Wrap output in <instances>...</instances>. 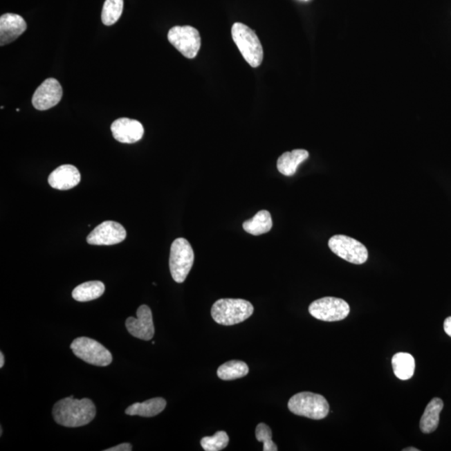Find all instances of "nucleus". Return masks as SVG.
Instances as JSON below:
<instances>
[{"label": "nucleus", "mask_w": 451, "mask_h": 451, "mask_svg": "<svg viewBox=\"0 0 451 451\" xmlns=\"http://www.w3.org/2000/svg\"><path fill=\"white\" fill-rule=\"evenodd\" d=\"M52 414L58 425L76 428L90 424L95 417L96 409L89 398L75 400L71 396L55 403Z\"/></svg>", "instance_id": "nucleus-1"}, {"label": "nucleus", "mask_w": 451, "mask_h": 451, "mask_svg": "<svg viewBox=\"0 0 451 451\" xmlns=\"http://www.w3.org/2000/svg\"><path fill=\"white\" fill-rule=\"evenodd\" d=\"M250 302L240 299H221L212 305L211 313L216 323L231 326L241 323L252 315Z\"/></svg>", "instance_id": "nucleus-2"}, {"label": "nucleus", "mask_w": 451, "mask_h": 451, "mask_svg": "<svg viewBox=\"0 0 451 451\" xmlns=\"http://www.w3.org/2000/svg\"><path fill=\"white\" fill-rule=\"evenodd\" d=\"M232 36L246 62L253 68L259 67L263 62L264 49L255 32L244 24L235 23Z\"/></svg>", "instance_id": "nucleus-3"}, {"label": "nucleus", "mask_w": 451, "mask_h": 451, "mask_svg": "<svg viewBox=\"0 0 451 451\" xmlns=\"http://www.w3.org/2000/svg\"><path fill=\"white\" fill-rule=\"evenodd\" d=\"M288 407L296 416L312 420H323L329 412V405L321 394L302 392L290 398Z\"/></svg>", "instance_id": "nucleus-4"}, {"label": "nucleus", "mask_w": 451, "mask_h": 451, "mask_svg": "<svg viewBox=\"0 0 451 451\" xmlns=\"http://www.w3.org/2000/svg\"><path fill=\"white\" fill-rule=\"evenodd\" d=\"M194 263V252L187 239L180 237L173 241L171 247L170 266L172 279L182 284L186 280Z\"/></svg>", "instance_id": "nucleus-5"}, {"label": "nucleus", "mask_w": 451, "mask_h": 451, "mask_svg": "<svg viewBox=\"0 0 451 451\" xmlns=\"http://www.w3.org/2000/svg\"><path fill=\"white\" fill-rule=\"evenodd\" d=\"M75 356L86 363L95 366H108L111 364L112 354L99 342L86 337L75 338L71 344Z\"/></svg>", "instance_id": "nucleus-6"}, {"label": "nucleus", "mask_w": 451, "mask_h": 451, "mask_svg": "<svg viewBox=\"0 0 451 451\" xmlns=\"http://www.w3.org/2000/svg\"><path fill=\"white\" fill-rule=\"evenodd\" d=\"M329 247L334 255L353 264H363L369 253L363 243L345 235H335L329 241Z\"/></svg>", "instance_id": "nucleus-7"}, {"label": "nucleus", "mask_w": 451, "mask_h": 451, "mask_svg": "<svg viewBox=\"0 0 451 451\" xmlns=\"http://www.w3.org/2000/svg\"><path fill=\"white\" fill-rule=\"evenodd\" d=\"M309 311L315 319L325 322L341 321L348 317L350 308L347 302L333 297L313 301Z\"/></svg>", "instance_id": "nucleus-8"}, {"label": "nucleus", "mask_w": 451, "mask_h": 451, "mask_svg": "<svg viewBox=\"0 0 451 451\" xmlns=\"http://www.w3.org/2000/svg\"><path fill=\"white\" fill-rule=\"evenodd\" d=\"M168 40L187 59L195 58L201 48L199 30L192 26H175L168 32Z\"/></svg>", "instance_id": "nucleus-9"}, {"label": "nucleus", "mask_w": 451, "mask_h": 451, "mask_svg": "<svg viewBox=\"0 0 451 451\" xmlns=\"http://www.w3.org/2000/svg\"><path fill=\"white\" fill-rule=\"evenodd\" d=\"M127 237V231L122 224L106 221L96 227L87 237L91 245L111 246L122 243Z\"/></svg>", "instance_id": "nucleus-10"}, {"label": "nucleus", "mask_w": 451, "mask_h": 451, "mask_svg": "<svg viewBox=\"0 0 451 451\" xmlns=\"http://www.w3.org/2000/svg\"><path fill=\"white\" fill-rule=\"evenodd\" d=\"M63 95L62 86L57 80L49 78L36 89L32 104L38 111H46L59 104Z\"/></svg>", "instance_id": "nucleus-11"}, {"label": "nucleus", "mask_w": 451, "mask_h": 451, "mask_svg": "<svg viewBox=\"0 0 451 451\" xmlns=\"http://www.w3.org/2000/svg\"><path fill=\"white\" fill-rule=\"evenodd\" d=\"M136 314H138V319L130 317L126 321V327L129 333L139 340H151L155 334L151 309L147 305L140 306Z\"/></svg>", "instance_id": "nucleus-12"}, {"label": "nucleus", "mask_w": 451, "mask_h": 451, "mask_svg": "<svg viewBox=\"0 0 451 451\" xmlns=\"http://www.w3.org/2000/svg\"><path fill=\"white\" fill-rule=\"evenodd\" d=\"M111 130L119 142L133 144L139 142L144 136V127L138 120L120 118L112 123Z\"/></svg>", "instance_id": "nucleus-13"}, {"label": "nucleus", "mask_w": 451, "mask_h": 451, "mask_svg": "<svg viewBox=\"0 0 451 451\" xmlns=\"http://www.w3.org/2000/svg\"><path fill=\"white\" fill-rule=\"evenodd\" d=\"M27 25L21 16L6 14L0 17V46L10 44L25 33Z\"/></svg>", "instance_id": "nucleus-14"}, {"label": "nucleus", "mask_w": 451, "mask_h": 451, "mask_svg": "<svg viewBox=\"0 0 451 451\" xmlns=\"http://www.w3.org/2000/svg\"><path fill=\"white\" fill-rule=\"evenodd\" d=\"M80 173L73 165H62L50 173L48 182L51 187L57 190H70L80 183Z\"/></svg>", "instance_id": "nucleus-15"}, {"label": "nucleus", "mask_w": 451, "mask_h": 451, "mask_svg": "<svg viewBox=\"0 0 451 451\" xmlns=\"http://www.w3.org/2000/svg\"><path fill=\"white\" fill-rule=\"evenodd\" d=\"M309 151L303 149H296L292 151L284 152L277 159V170L284 176H292L295 174L297 167L309 158Z\"/></svg>", "instance_id": "nucleus-16"}, {"label": "nucleus", "mask_w": 451, "mask_h": 451, "mask_svg": "<svg viewBox=\"0 0 451 451\" xmlns=\"http://www.w3.org/2000/svg\"><path fill=\"white\" fill-rule=\"evenodd\" d=\"M443 407H444V403L440 398H434L427 405L420 422V427L423 433L430 434L436 430L439 423H440V416Z\"/></svg>", "instance_id": "nucleus-17"}, {"label": "nucleus", "mask_w": 451, "mask_h": 451, "mask_svg": "<svg viewBox=\"0 0 451 451\" xmlns=\"http://www.w3.org/2000/svg\"><path fill=\"white\" fill-rule=\"evenodd\" d=\"M167 406L163 398H153L143 403H135L126 409L127 416L153 417L162 413Z\"/></svg>", "instance_id": "nucleus-18"}, {"label": "nucleus", "mask_w": 451, "mask_h": 451, "mask_svg": "<svg viewBox=\"0 0 451 451\" xmlns=\"http://www.w3.org/2000/svg\"><path fill=\"white\" fill-rule=\"evenodd\" d=\"M392 366L394 374L401 380L412 378L416 369V361L412 354L397 353L392 358Z\"/></svg>", "instance_id": "nucleus-19"}, {"label": "nucleus", "mask_w": 451, "mask_h": 451, "mask_svg": "<svg viewBox=\"0 0 451 451\" xmlns=\"http://www.w3.org/2000/svg\"><path fill=\"white\" fill-rule=\"evenodd\" d=\"M243 228L249 234L259 236L268 232L273 228L271 214L268 211L261 210L252 219L244 221Z\"/></svg>", "instance_id": "nucleus-20"}, {"label": "nucleus", "mask_w": 451, "mask_h": 451, "mask_svg": "<svg viewBox=\"0 0 451 451\" xmlns=\"http://www.w3.org/2000/svg\"><path fill=\"white\" fill-rule=\"evenodd\" d=\"M104 284L100 281H90L80 284L72 292V297L78 302H89L99 299L104 295Z\"/></svg>", "instance_id": "nucleus-21"}, {"label": "nucleus", "mask_w": 451, "mask_h": 451, "mask_svg": "<svg viewBox=\"0 0 451 451\" xmlns=\"http://www.w3.org/2000/svg\"><path fill=\"white\" fill-rule=\"evenodd\" d=\"M249 368L243 361L232 360L221 365L217 369V376L223 380H234L247 376Z\"/></svg>", "instance_id": "nucleus-22"}, {"label": "nucleus", "mask_w": 451, "mask_h": 451, "mask_svg": "<svg viewBox=\"0 0 451 451\" xmlns=\"http://www.w3.org/2000/svg\"><path fill=\"white\" fill-rule=\"evenodd\" d=\"M123 8V0H106L102 14L104 25L111 26L118 22L122 15Z\"/></svg>", "instance_id": "nucleus-23"}, {"label": "nucleus", "mask_w": 451, "mask_h": 451, "mask_svg": "<svg viewBox=\"0 0 451 451\" xmlns=\"http://www.w3.org/2000/svg\"><path fill=\"white\" fill-rule=\"evenodd\" d=\"M229 443V437L225 432H217L213 436L203 437L201 445L206 451H219L226 448Z\"/></svg>", "instance_id": "nucleus-24"}, {"label": "nucleus", "mask_w": 451, "mask_h": 451, "mask_svg": "<svg viewBox=\"0 0 451 451\" xmlns=\"http://www.w3.org/2000/svg\"><path fill=\"white\" fill-rule=\"evenodd\" d=\"M272 430L268 425L260 423L256 428V438L259 442L264 444V451H277V446L272 440Z\"/></svg>", "instance_id": "nucleus-25"}, {"label": "nucleus", "mask_w": 451, "mask_h": 451, "mask_svg": "<svg viewBox=\"0 0 451 451\" xmlns=\"http://www.w3.org/2000/svg\"><path fill=\"white\" fill-rule=\"evenodd\" d=\"M131 450H132V446L130 444V443H123V444H120L118 445L111 447V448L104 450V451H131Z\"/></svg>", "instance_id": "nucleus-26"}, {"label": "nucleus", "mask_w": 451, "mask_h": 451, "mask_svg": "<svg viewBox=\"0 0 451 451\" xmlns=\"http://www.w3.org/2000/svg\"><path fill=\"white\" fill-rule=\"evenodd\" d=\"M444 329L446 334L451 338V317H447L444 322Z\"/></svg>", "instance_id": "nucleus-27"}, {"label": "nucleus", "mask_w": 451, "mask_h": 451, "mask_svg": "<svg viewBox=\"0 0 451 451\" xmlns=\"http://www.w3.org/2000/svg\"><path fill=\"white\" fill-rule=\"evenodd\" d=\"M3 365H5V356H3V353L1 352L0 353V368H3Z\"/></svg>", "instance_id": "nucleus-28"}, {"label": "nucleus", "mask_w": 451, "mask_h": 451, "mask_svg": "<svg viewBox=\"0 0 451 451\" xmlns=\"http://www.w3.org/2000/svg\"><path fill=\"white\" fill-rule=\"evenodd\" d=\"M403 451H420V450L416 449L414 447H409V448L404 449Z\"/></svg>", "instance_id": "nucleus-29"}, {"label": "nucleus", "mask_w": 451, "mask_h": 451, "mask_svg": "<svg viewBox=\"0 0 451 451\" xmlns=\"http://www.w3.org/2000/svg\"><path fill=\"white\" fill-rule=\"evenodd\" d=\"M302 1H309V0H302Z\"/></svg>", "instance_id": "nucleus-30"}]
</instances>
